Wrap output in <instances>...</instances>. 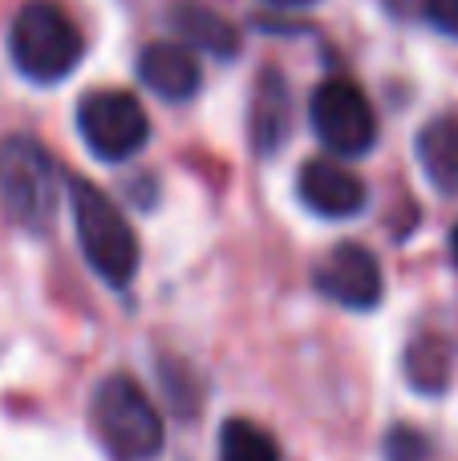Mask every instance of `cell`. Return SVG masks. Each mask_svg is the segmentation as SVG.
<instances>
[{
  "label": "cell",
  "mask_w": 458,
  "mask_h": 461,
  "mask_svg": "<svg viewBox=\"0 0 458 461\" xmlns=\"http://www.w3.org/2000/svg\"><path fill=\"white\" fill-rule=\"evenodd\" d=\"M0 211L29 235L53 230L61 215V175L37 138L13 134L0 142Z\"/></svg>",
  "instance_id": "obj_1"
},
{
  "label": "cell",
  "mask_w": 458,
  "mask_h": 461,
  "mask_svg": "<svg viewBox=\"0 0 458 461\" xmlns=\"http://www.w3.org/2000/svg\"><path fill=\"white\" fill-rule=\"evenodd\" d=\"M8 57L29 81H65L86 57V37L57 0H24L8 24Z\"/></svg>",
  "instance_id": "obj_2"
},
{
  "label": "cell",
  "mask_w": 458,
  "mask_h": 461,
  "mask_svg": "<svg viewBox=\"0 0 458 461\" xmlns=\"http://www.w3.org/2000/svg\"><path fill=\"white\" fill-rule=\"evenodd\" d=\"M89 421L114 461H151L162 449V417L146 389L126 373L105 376L89 401Z\"/></svg>",
  "instance_id": "obj_3"
},
{
  "label": "cell",
  "mask_w": 458,
  "mask_h": 461,
  "mask_svg": "<svg viewBox=\"0 0 458 461\" xmlns=\"http://www.w3.org/2000/svg\"><path fill=\"white\" fill-rule=\"evenodd\" d=\"M69 207L73 227H78V243L86 251L89 267L114 287L130 284L138 271V239L130 230L126 215L114 207L110 194H102L94 183L73 178L69 183Z\"/></svg>",
  "instance_id": "obj_4"
},
{
  "label": "cell",
  "mask_w": 458,
  "mask_h": 461,
  "mask_svg": "<svg viewBox=\"0 0 458 461\" xmlns=\"http://www.w3.org/2000/svg\"><path fill=\"white\" fill-rule=\"evenodd\" d=\"M78 130L81 142L102 162H126L151 138L146 110L130 89H89L78 102Z\"/></svg>",
  "instance_id": "obj_5"
},
{
  "label": "cell",
  "mask_w": 458,
  "mask_h": 461,
  "mask_svg": "<svg viewBox=\"0 0 458 461\" xmlns=\"http://www.w3.org/2000/svg\"><path fill=\"white\" fill-rule=\"evenodd\" d=\"M308 118L329 154H341V158H362L378 142V113L362 94V86L349 77L321 81L308 102Z\"/></svg>",
  "instance_id": "obj_6"
},
{
  "label": "cell",
  "mask_w": 458,
  "mask_h": 461,
  "mask_svg": "<svg viewBox=\"0 0 458 461\" xmlns=\"http://www.w3.org/2000/svg\"><path fill=\"white\" fill-rule=\"evenodd\" d=\"M316 287L329 300H337L341 308L353 312H370L381 303V263L370 247L362 243H337L313 271Z\"/></svg>",
  "instance_id": "obj_7"
},
{
  "label": "cell",
  "mask_w": 458,
  "mask_h": 461,
  "mask_svg": "<svg viewBox=\"0 0 458 461\" xmlns=\"http://www.w3.org/2000/svg\"><path fill=\"white\" fill-rule=\"evenodd\" d=\"M297 191L313 215L349 219L365 207V183L337 158H308L297 175Z\"/></svg>",
  "instance_id": "obj_8"
},
{
  "label": "cell",
  "mask_w": 458,
  "mask_h": 461,
  "mask_svg": "<svg viewBox=\"0 0 458 461\" xmlns=\"http://www.w3.org/2000/svg\"><path fill=\"white\" fill-rule=\"evenodd\" d=\"M292 134V94L280 69H264L252 94V113H248V138L252 150L260 158L276 154Z\"/></svg>",
  "instance_id": "obj_9"
},
{
  "label": "cell",
  "mask_w": 458,
  "mask_h": 461,
  "mask_svg": "<svg viewBox=\"0 0 458 461\" xmlns=\"http://www.w3.org/2000/svg\"><path fill=\"white\" fill-rule=\"evenodd\" d=\"M138 81H142L151 94L167 97V102H191L203 86V69L187 45L154 41V45H146L142 57H138Z\"/></svg>",
  "instance_id": "obj_10"
},
{
  "label": "cell",
  "mask_w": 458,
  "mask_h": 461,
  "mask_svg": "<svg viewBox=\"0 0 458 461\" xmlns=\"http://www.w3.org/2000/svg\"><path fill=\"white\" fill-rule=\"evenodd\" d=\"M418 162L443 194H458V118H435L418 134Z\"/></svg>",
  "instance_id": "obj_11"
},
{
  "label": "cell",
  "mask_w": 458,
  "mask_h": 461,
  "mask_svg": "<svg viewBox=\"0 0 458 461\" xmlns=\"http://www.w3.org/2000/svg\"><path fill=\"white\" fill-rule=\"evenodd\" d=\"M170 21H175L179 37H183L191 49H199V53H211V57H232L235 49H240V37H235L232 24H227L219 13L203 8V5H191V0H179V5L170 8Z\"/></svg>",
  "instance_id": "obj_12"
},
{
  "label": "cell",
  "mask_w": 458,
  "mask_h": 461,
  "mask_svg": "<svg viewBox=\"0 0 458 461\" xmlns=\"http://www.w3.org/2000/svg\"><path fill=\"white\" fill-rule=\"evenodd\" d=\"M451 373H454V348L446 336L438 332H422L410 340V348H406V376H410V384L418 393H446V384H451Z\"/></svg>",
  "instance_id": "obj_13"
},
{
  "label": "cell",
  "mask_w": 458,
  "mask_h": 461,
  "mask_svg": "<svg viewBox=\"0 0 458 461\" xmlns=\"http://www.w3.org/2000/svg\"><path fill=\"white\" fill-rule=\"evenodd\" d=\"M219 461H280V446L264 425L235 417L219 433Z\"/></svg>",
  "instance_id": "obj_14"
},
{
  "label": "cell",
  "mask_w": 458,
  "mask_h": 461,
  "mask_svg": "<svg viewBox=\"0 0 458 461\" xmlns=\"http://www.w3.org/2000/svg\"><path fill=\"white\" fill-rule=\"evenodd\" d=\"M426 454H430V441L422 438L418 429H410V425H398V429L386 438L389 461H426Z\"/></svg>",
  "instance_id": "obj_15"
},
{
  "label": "cell",
  "mask_w": 458,
  "mask_h": 461,
  "mask_svg": "<svg viewBox=\"0 0 458 461\" xmlns=\"http://www.w3.org/2000/svg\"><path fill=\"white\" fill-rule=\"evenodd\" d=\"M426 16L438 32L458 37V0H426Z\"/></svg>",
  "instance_id": "obj_16"
},
{
  "label": "cell",
  "mask_w": 458,
  "mask_h": 461,
  "mask_svg": "<svg viewBox=\"0 0 458 461\" xmlns=\"http://www.w3.org/2000/svg\"><path fill=\"white\" fill-rule=\"evenodd\" d=\"M276 8H305V5H316V0H268Z\"/></svg>",
  "instance_id": "obj_17"
},
{
  "label": "cell",
  "mask_w": 458,
  "mask_h": 461,
  "mask_svg": "<svg viewBox=\"0 0 458 461\" xmlns=\"http://www.w3.org/2000/svg\"><path fill=\"white\" fill-rule=\"evenodd\" d=\"M451 255H454V263H458V227L451 230Z\"/></svg>",
  "instance_id": "obj_18"
}]
</instances>
